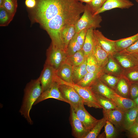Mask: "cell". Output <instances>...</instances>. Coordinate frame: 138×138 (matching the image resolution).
Here are the masks:
<instances>
[{
  "label": "cell",
  "instance_id": "obj_1",
  "mask_svg": "<svg viewBox=\"0 0 138 138\" xmlns=\"http://www.w3.org/2000/svg\"><path fill=\"white\" fill-rule=\"evenodd\" d=\"M36 18L50 38L53 46L64 49L61 32L65 26L75 25L85 5L76 0H36Z\"/></svg>",
  "mask_w": 138,
  "mask_h": 138
},
{
  "label": "cell",
  "instance_id": "obj_2",
  "mask_svg": "<svg viewBox=\"0 0 138 138\" xmlns=\"http://www.w3.org/2000/svg\"><path fill=\"white\" fill-rule=\"evenodd\" d=\"M42 92L39 78L31 80L26 85L24 90V94L19 112L30 125L33 122L30 113L32 106Z\"/></svg>",
  "mask_w": 138,
  "mask_h": 138
},
{
  "label": "cell",
  "instance_id": "obj_3",
  "mask_svg": "<svg viewBox=\"0 0 138 138\" xmlns=\"http://www.w3.org/2000/svg\"><path fill=\"white\" fill-rule=\"evenodd\" d=\"M83 14L75 25L76 33L84 29L93 28L94 29L100 28L102 17L99 14L95 15L89 8L87 4L85 5Z\"/></svg>",
  "mask_w": 138,
  "mask_h": 138
},
{
  "label": "cell",
  "instance_id": "obj_4",
  "mask_svg": "<svg viewBox=\"0 0 138 138\" xmlns=\"http://www.w3.org/2000/svg\"><path fill=\"white\" fill-rule=\"evenodd\" d=\"M56 82L59 84H67L73 87L83 99L84 105L88 107L102 109L97 102L93 93L89 87H83L74 83L65 82L57 76Z\"/></svg>",
  "mask_w": 138,
  "mask_h": 138
},
{
  "label": "cell",
  "instance_id": "obj_5",
  "mask_svg": "<svg viewBox=\"0 0 138 138\" xmlns=\"http://www.w3.org/2000/svg\"><path fill=\"white\" fill-rule=\"evenodd\" d=\"M46 57L45 63L56 71L65 62L67 55L63 49L54 46L51 44L47 50Z\"/></svg>",
  "mask_w": 138,
  "mask_h": 138
},
{
  "label": "cell",
  "instance_id": "obj_6",
  "mask_svg": "<svg viewBox=\"0 0 138 138\" xmlns=\"http://www.w3.org/2000/svg\"><path fill=\"white\" fill-rule=\"evenodd\" d=\"M83 103L73 108L78 118L86 130L89 132L98 121L86 110Z\"/></svg>",
  "mask_w": 138,
  "mask_h": 138
},
{
  "label": "cell",
  "instance_id": "obj_7",
  "mask_svg": "<svg viewBox=\"0 0 138 138\" xmlns=\"http://www.w3.org/2000/svg\"><path fill=\"white\" fill-rule=\"evenodd\" d=\"M59 87L63 97L71 106L74 108L81 103H84L82 98L71 86L65 84H60Z\"/></svg>",
  "mask_w": 138,
  "mask_h": 138
},
{
  "label": "cell",
  "instance_id": "obj_8",
  "mask_svg": "<svg viewBox=\"0 0 138 138\" xmlns=\"http://www.w3.org/2000/svg\"><path fill=\"white\" fill-rule=\"evenodd\" d=\"M112 56L124 69L138 66V54L137 53L117 52Z\"/></svg>",
  "mask_w": 138,
  "mask_h": 138
},
{
  "label": "cell",
  "instance_id": "obj_9",
  "mask_svg": "<svg viewBox=\"0 0 138 138\" xmlns=\"http://www.w3.org/2000/svg\"><path fill=\"white\" fill-rule=\"evenodd\" d=\"M56 71L51 66L45 63L43 69L38 78L42 88V93L55 82Z\"/></svg>",
  "mask_w": 138,
  "mask_h": 138
},
{
  "label": "cell",
  "instance_id": "obj_10",
  "mask_svg": "<svg viewBox=\"0 0 138 138\" xmlns=\"http://www.w3.org/2000/svg\"><path fill=\"white\" fill-rule=\"evenodd\" d=\"M69 121L72 135L75 138H85L89 132L84 127L71 106H70Z\"/></svg>",
  "mask_w": 138,
  "mask_h": 138
},
{
  "label": "cell",
  "instance_id": "obj_11",
  "mask_svg": "<svg viewBox=\"0 0 138 138\" xmlns=\"http://www.w3.org/2000/svg\"><path fill=\"white\" fill-rule=\"evenodd\" d=\"M59 85L57 82H54L50 87L41 93L34 105L49 98L55 99L67 103L62 95L59 88Z\"/></svg>",
  "mask_w": 138,
  "mask_h": 138
},
{
  "label": "cell",
  "instance_id": "obj_12",
  "mask_svg": "<svg viewBox=\"0 0 138 138\" xmlns=\"http://www.w3.org/2000/svg\"><path fill=\"white\" fill-rule=\"evenodd\" d=\"M93 33L101 47L109 55L112 56L117 52L115 48L116 40L107 39L98 30L94 29Z\"/></svg>",
  "mask_w": 138,
  "mask_h": 138
},
{
  "label": "cell",
  "instance_id": "obj_13",
  "mask_svg": "<svg viewBox=\"0 0 138 138\" xmlns=\"http://www.w3.org/2000/svg\"><path fill=\"white\" fill-rule=\"evenodd\" d=\"M134 5L130 0H107L102 6L94 14H99L115 8L128 9Z\"/></svg>",
  "mask_w": 138,
  "mask_h": 138
},
{
  "label": "cell",
  "instance_id": "obj_14",
  "mask_svg": "<svg viewBox=\"0 0 138 138\" xmlns=\"http://www.w3.org/2000/svg\"><path fill=\"white\" fill-rule=\"evenodd\" d=\"M88 87L94 94L101 95L112 101L111 97L114 90L103 82L100 78L96 80Z\"/></svg>",
  "mask_w": 138,
  "mask_h": 138
},
{
  "label": "cell",
  "instance_id": "obj_15",
  "mask_svg": "<svg viewBox=\"0 0 138 138\" xmlns=\"http://www.w3.org/2000/svg\"><path fill=\"white\" fill-rule=\"evenodd\" d=\"M103 117L117 128L122 126L124 112L119 109H103Z\"/></svg>",
  "mask_w": 138,
  "mask_h": 138
},
{
  "label": "cell",
  "instance_id": "obj_16",
  "mask_svg": "<svg viewBox=\"0 0 138 138\" xmlns=\"http://www.w3.org/2000/svg\"><path fill=\"white\" fill-rule=\"evenodd\" d=\"M111 99L117 107L124 112L132 108L136 107L133 100L120 95L114 90L112 95Z\"/></svg>",
  "mask_w": 138,
  "mask_h": 138
},
{
  "label": "cell",
  "instance_id": "obj_17",
  "mask_svg": "<svg viewBox=\"0 0 138 138\" xmlns=\"http://www.w3.org/2000/svg\"><path fill=\"white\" fill-rule=\"evenodd\" d=\"M93 52L99 67L103 68L108 62L109 55L101 48L95 37Z\"/></svg>",
  "mask_w": 138,
  "mask_h": 138
},
{
  "label": "cell",
  "instance_id": "obj_18",
  "mask_svg": "<svg viewBox=\"0 0 138 138\" xmlns=\"http://www.w3.org/2000/svg\"><path fill=\"white\" fill-rule=\"evenodd\" d=\"M138 113V107L132 108L124 112L122 126L128 130L135 123Z\"/></svg>",
  "mask_w": 138,
  "mask_h": 138
},
{
  "label": "cell",
  "instance_id": "obj_19",
  "mask_svg": "<svg viewBox=\"0 0 138 138\" xmlns=\"http://www.w3.org/2000/svg\"><path fill=\"white\" fill-rule=\"evenodd\" d=\"M72 66L65 62L56 71L57 76L63 81L73 83L72 80Z\"/></svg>",
  "mask_w": 138,
  "mask_h": 138
},
{
  "label": "cell",
  "instance_id": "obj_20",
  "mask_svg": "<svg viewBox=\"0 0 138 138\" xmlns=\"http://www.w3.org/2000/svg\"><path fill=\"white\" fill-rule=\"evenodd\" d=\"M94 29L91 28L87 30L82 47V49L86 57L93 52L94 49L95 37L93 33Z\"/></svg>",
  "mask_w": 138,
  "mask_h": 138
},
{
  "label": "cell",
  "instance_id": "obj_21",
  "mask_svg": "<svg viewBox=\"0 0 138 138\" xmlns=\"http://www.w3.org/2000/svg\"><path fill=\"white\" fill-rule=\"evenodd\" d=\"M104 73L103 68L95 72H88L76 84L83 87H88L96 80L100 78Z\"/></svg>",
  "mask_w": 138,
  "mask_h": 138
},
{
  "label": "cell",
  "instance_id": "obj_22",
  "mask_svg": "<svg viewBox=\"0 0 138 138\" xmlns=\"http://www.w3.org/2000/svg\"><path fill=\"white\" fill-rule=\"evenodd\" d=\"M87 59L81 64L72 66V80L73 83L77 84L88 73L86 69Z\"/></svg>",
  "mask_w": 138,
  "mask_h": 138
},
{
  "label": "cell",
  "instance_id": "obj_23",
  "mask_svg": "<svg viewBox=\"0 0 138 138\" xmlns=\"http://www.w3.org/2000/svg\"><path fill=\"white\" fill-rule=\"evenodd\" d=\"M103 69L105 73L120 75L122 77L123 71L111 55H109L108 62Z\"/></svg>",
  "mask_w": 138,
  "mask_h": 138
},
{
  "label": "cell",
  "instance_id": "obj_24",
  "mask_svg": "<svg viewBox=\"0 0 138 138\" xmlns=\"http://www.w3.org/2000/svg\"><path fill=\"white\" fill-rule=\"evenodd\" d=\"M75 33L74 25H67L63 29L61 32V37L65 52L69 42Z\"/></svg>",
  "mask_w": 138,
  "mask_h": 138
},
{
  "label": "cell",
  "instance_id": "obj_25",
  "mask_svg": "<svg viewBox=\"0 0 138 138\" xmlns=\"http://www.w3.org/2000/svg\"><path fill=\"white\" fill-rule=\"evenodd\" d=\"M138 40V33L131 37L116 40L117 52L121 51L130 47Z\"/></svg>",
  "mask_w": 138,
  "mask_h": 138
},
{
  "label": "cell",
  "instance_id": "obj_26",
  "mask_svg": "<svg viewBox=\"0 0 138 138\" xmlns=\"http://www.w3.org/2000/svg\"><path fill=\"white\" fill-rule=\"evenodd\" d=\"M130 84L125 78H120L114 89L120 95L129 98V91Z\"/></svg>",
  "mask_w": 138,
  "mask_h": 138
},
{
  "label": "cell",
  "instance_id": "obj_27",
  "mask_svg": "<svg viewBox=\"0 0 138 138\" xmlns=\"http://www.w3.org/2000/svg\"><path fill=\"white\" fill-rule=\"evenodd\" d=\"M87 57L82 49L72 55L67 56L65 62L72 66H77L82 63Z\"/></svg>",
  "mask_w": 138,
  "mask_h": 138
},
{
  "label": "cell",
  "instance_id": "obj_28",
  "mask_svg": "<svg viewBox=\"0 0 138 138\" xmlns=\"http://www.w3.org/2000/svg\"><path fill=\"white\" fill-rule=\"evenodd\" d=\"M122 77L125 78L130 84L138 83V66L124 70Z\"/></svg>",
  "mask_w": 138,
  "mask_h": 138
},
{
  "label": "cell",
  "instance_id": "obj_29",
  "mask_svg": "<svg viewBox=\"0 0 138 138\" xmlns=\"http://www.w3.org/2000/svg\"><path fill=\"white\" fill-rule=\"evenodd\" d=\"M94 94L97 102L103 109L109 110L119 109L115 104L109 99L101 95Z\"/></svg>",
  "mask_w": 138,
  "mask_h": 138
},
{
  "label": "cell",
  "instance_id": "obj_30",
  "mask_svg": "<svg viewBox=\"0 0 138 138\" xmlns=\"http://www.w3.org/2000/svg\"><path fill=\"white\" fill-rule=\"evenodd\" d=\"M120 78L113 75L104 73L100 77L101 80L107 86L114 90Z\"/></svg>",
  "mask_w": 138,
  "mask_h": 138
},
{
  "label": "cell",
  "instance_id": "obj_31",
  "mask_svg": "<svg viewBox=\"0 0 138 138\" xmlns=\"http://www.w3.org/2000/svg\"><path fill=\"white\" fill-rule=\"evenodd\" d=\"M106 119L104 117L99 120L92 130L88 133L85 138H96L98 135L101 130L105 125Z\"/></svg>",
  "mask_w": 138,
  "mask_h": 138
},
{
  "label": "cell",
  "instance_id": "obj_32",
  "mask_svg": "<svg viewBox=\"0 0 138 138\" xmlns=\"http://www.w3.org/2000/svg\"><path fill=\"white\" fill-rule=\"evenodd\" d=\"M82 49L77 40L76 33L68 45L66 53L67 56L72 55Z\"/></svg>",
  "mask_w": 138,
  "mask_h": 138
},
{
  "label": "cell",
  "instance_id": "obj_33",
  "mask_svg": "<svg viewBox=\"0 0 138 138\" xmlns=\"http://www.w3.org/2000/svg\"><path fill=\"white\" fill-rule=\"evenodd\" d=\"M86 69L88 72H96L102 69L99 65L93 52L87 57Z\"/></svg>",
  "mask_w": 138,
  "mask_h": 138
},
{
  "label": "cell",
  "instance_id": "obj_34",
  "mask_svg": "<svg viewBox=\"0 0 138 138\" xmlns=\"http://www.w3.org/2000/svg\"><path fill=\"white\" fill-rule=\"evenodd\" d=\"M14 16L3 7H0V26L8 25L13 19Z\"/></svg>",
  "mask_w": 138,
  "mask_h": 138
},
{
  "label": "cell",
  "instance_id": "obj_35",
  "mask_svg": "<svg viewBox=\"0 0 138 138\" xmlns=\"http://www.w3.org/2000/svg\"><path fill=\"white\" fill-rule=\"evenodd\" d=\"M2 7L14 16L17 7V0H4Z\"/></svg>",
  "mask_w": 138,
  "mask_h": 138
},
{
  "label": "cell",
  "instance_id": "obj_36",
  "mask_svg": "<svg viewBox=\"0 0 138 138\" xmlns=\"http://www.w3.org/2000/svg\"><path fill=\"white\" fill-rule=\"evenodd\" d=\"M107 0H92L88 4V6L94 14L98 11Z\"/></svg>",
  "mask_w": 138,
  "mask_h": 138
},
{
  "label": "cell",
  "instance_id": "obj_37",
  "mask_svg": "<svg viewBox=\"0 0 138 138\" xmlns=\"http://www.w3.org/2000/svg\"><path fill=\"white\" fill-rule=\"evenodd\" d=\"M104 127L106 137L112 138L114 137L116 133V130L113 124L109 121H106Z\"/></svg>",
  "mask_w": 138,
  "mask_h": 138
},
{
  "label": "cell",
  "instance_id": "obj_38",
  "mask_svg": "<svg viewBox=\"0 0 138 138\" xmlns=\"http://www.w3.org/2000/svg\"><path fill=\"white\" fill-rule=\"evenodd\" d=\"M138 97V83L130 84L129 91V98L134 100Z\"/></svg>",
  "mask_w": 138,
  "mask_h": 138
},
{
  "label": "cell",
  "instance_id": "obj_39",
  "mask_svg": "<svg viewBox=\"0 0 138 138\" xmlns=\"http://www.w3.org/2000/svg\"><path fill=\"white\" fill-rule=\"evenodd\" d=\"M87 30V29H84L76 33L77 40L82 48L85 41Z\"/></svg>",
  "mask_w": 138,
  "mask_h": 138
},
{
  "label": "cell",
  "instance_id": "obj_40",
  "mask_svg": "<svg viewBox=\"0 0 138 138\" xmlns=\"http://www.w3.org/2000/svg\"><path fill=\"white\" fill-rule=\"evenodd\" d=\"M120 52L130 53H138V40L128 48Z\"/></svg>",
  "mask_w": 138,
  "mask_h": 138
},
{
  "label": "cell",
  "instance_id": "obj_41",
  "mask_svg": "<svg viewBox=\"0 0 138 138\" xmlns=\"http://www.w3.org/2000/svg\"><path fill=\"white\" fill-rule=\"evenodd\" d=\"M128 131L131 137L138 138V124L137 123H135Z\"/></svg>",
  "mask_w": 138,
  "mask_h": 138
},
{
  "label": "cell",
  "instance_id": "obj_42",
  "mask_svg": "<svg viewBox=\"0 0 138 138\" xmlns=\"http://www.w3.org/2000/svg\"><path fill=\"white\" fill-rule=\"evenodd\" d=\"M25 3L26 6L30 9L34 8L37 4L36 0H25Z\"/></svg>",
  "mask_w": 138,
  "mask_h": 138
},
{
  "label": "cell",
  "instance_id": "obj_43",
  "mask_svg": "<svg viewBox=\"0 0 138 138\" xmlns=\"http://www.w3.org/2000/svg\"><path fill=\"white\" fill-rule=\"evenodd\" d=\"M77 1L80 2L82 3H85L86 4H88L92 0H76Z\"/></svg>",
  "mask_w": 138,
  "mask_h": 138
},
{
  "label": "cell",
  "instance_id": "obj_44",
  "mask_svg": "<svg viewBox=\"0 0 138 138\" xmlns=\"http://www.w3.org/2000/svg\"><path fill=\"white\" fill-rule=\"evenodd\" d=\"M133 100L135 102L136 106L138 107V97L136 98Z\"/></svg>",
  "mask_w": 138,
  "mask_h": 138
},
{
  "label": "cell",
  "instance_id": "obj_45",
  "mask_svg": "<svg viewBox=\"0 0 138 138\" xmlns=\"http://www.w3.org/2000/svg\"><path fill=\"white\" fill-rule=\"evenodd\" d=\"M4 1V0H0V7H2Z\"/></svg>",
  "mask_w": 138,
  "mask_h": 138
},
{
  "label": "cell",
  "instance_id": "obj_46",
  "mask_svg": "<svg viewBox=\"0 0 138 138\" xmlns=\"http://www.w3.org/2000/svg\"><path fill=\"white\" fill-rule=\"evenodd\" d=\"M135 123H138V113L137 116V117L136 118Z\"/></svg>",
  "mask_w": 138,
  "mask_h": 138
},
{
  "label": "cell",
  "instance_id": "obj_47",
  "mask_svg": "<svg viewBox=\"0 0 138 138\" xmlns=\"http://www.w3.org/2000/svg\"><path fill=\"white\" fill-rule=\"evenodd\" d=\"M137 2V3H138V0H135Z\"/></svg>",
  "mask_w": 138,
  "mask_h": 138
},
{
  "label": "cell",
  "instance_id": "obj_48",
  "mask_svg": "<svg viewBox=\"0 0 138 138\" xmlns=\"http://www.w3.org/2000/svg\"><path fill=\"white\" fill-rule=\"evenodd\" d=\"M138 124V123H137Z\"/></svg>",
  "mask_w": 138,
  "mask_h": 138
},
{
  "label": "cell",
  "instance_id": "obj_49",
  "mask_svg": "<svg viewBox=\"0 0 138 138\" xmlns=\"http://www.w3.org/2000/svg\"><path fill=\"white\" fill-rule=\"evenodd\" d=\"M137 53L138 54V53Z\"/></svg>",
  "mask_w": 138,
  "mask_h": 138
}]
</instances>
